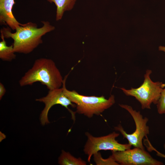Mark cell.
Instances as JSON below:
<instances>
[{
  "mask_svg": "<svg viewBox=\"0 0 165 165\" xmlns=\"http://www.w3.org/2000/svg\"><path fill=\"white\" fill-rule=\"evenodd\" d=\"M6 90L4 85L0 83V100H1L6 93Z\"/></svg>",
  "mask_w": 165,
  "mask_h": 165,
  "instance_id": "9a60e30c",
  "label": "cell"
},
{
  "mask_svg": "<svg viewBox=\"0 0 165 165\" xmlns=\"http://www.w3.org/2000/svg\"><path fill=\"white\" fill-rule=\"evenodd\" d=\"M87 141L84 146L83 151L88 156V161L90 162L91 156L101 150H110L112 152L122 151L130 149L129 144H122L116 140L119 134L113 132L107 135L96 137L88 132L85 133Z\"/></svg>",
  "mask_w": 165,
  "mask_h": 165,
  "instance_id": "5b68a950",
  "label": "cell"
},
{
  "mask_svg": "<svg viewBox=\"0 0 165 165\" xmlns=\"http://www.w3.org/2000/svg\"><path fill=\"white\" fill-rule=\"evenodd\" d=\"M0 141H1L6 138V136L3 133H2L1 132H0Z\"/></svg>",
  "mask_w": 165,
  "mask_h": 165,
  "instance_id": "2e32d148",
  "label": "cell"
},
{
  "mask_svg": "<svg viewBox=\"0 0 165 165\" xmlns=\"http://www.w3.org/2000/svg\"><path fill=\"white\" fill-rule=\"evenodd\" d=\"M50 3H54L57 7L56 20H61L64 13L72 10L77 0H46Z\"/></svg>",
  "mask_w": 165,
  "mask_h": 165,
  "instance_id": "30bf717a",
  "label": "cell"
},
{
  "mask_svg": "<svg viewBox=\"0 0 165 165\" xmlns=\"http://www.w3.org/2000/svg\"><path fill=\"white\" fill-rule=\"evenodd\" d=\"M15 0H0V21L5 23L13 30L22 25L13 14L12 9Z\"/></svg>",
  "mask_w": 165,
  "mask_h": 165,
  "instance_id": "9c48e42d",
  "label": "cell"
},
{
  "mask_svg": "<svg viewBox=\"0 0 165 165\" xmlns=\"http://www.w3.org/2000/svg\"><path fill=\"white\" fill-rule=\"evenodd\" d=\"M60 165H86V162L81 158H77L69 152L62 150L58 159Z\"/></svg>",
  "mask_w": 165,
  "mask_h": 165,
  "instance_id": "7c38bea8",
  "label": "cell"
},
{
  "mask_svg": "<svg viewBox=\"0 0 165 165\" xmlns=\"http://www.w3.org/2000/svg\"><path fill=\"white\" fill-rule=\"evenodd\" d=\"M35 101L42 102L45 105L39 117L40 123L42 126L47 125L50 123L48 118L49 111L52 106L56 105H60L66 108L71 113L72 118L74 119L75 118V112L70 109L68 106L70 105L75 108L76 107V105L65 95L62 87L49 90L46 95L36 99Z\"/></svg>",
  "mask_w": 165,
  "mask_h": 165,
  "instance_id": "ba28073f",
  "label": "cell"
},
{
  "mask_svg": "<svg viewBox=\"0 0 165 165\" xmlns=\"http://www.w3.org/2000/svg\"><path fill=\"white\" fill-rule=\"evenodd\" d=\"M159 50L160 51H161L165 52V46H160L159 47Z\"/></svg>",
  "mask_w": 165,
  "mask_h": 165,
  "instance_id": "e0dca14e",
  "label": "cell"
},
{
  "mask_svg": "<svg viewBox=\"0 0 165 165\" xmlns=\"http://www.w3.org/2000/svg\"><path fill=\"white\" fill-rule=\"evenodd\" d=\"M64 79L55 63L52 60L41 58L35 61L32 67L19 81L20 85H31L39 82L49 90L60 88Z\"/></svg>",
  "mask_w": 165,
  "mask_h": 165,
  "instance_id": "7a4b0ae2",
  "label": "cell"
},
{
  "mask_svg": "<svg viewBox=\"0 0 165 165\" xmlns=\"http://www.w3.org/2000/svg\"><path fill=\"white\" fill-rule=\"evenodd\" d=\"M119 165H162L163 163L153 158L145 149L135 147L122 151L112 152L110 156Z\"/></svg>",
  "mask_w": 165,
  "mask_h": 165,
  "instance_id": "52a82bcc",
  "label": "cell"
},
{
  "mask_svg": "<svg viewBox=\"0 0 165 165\" xmlns=\"http://www.w3.org/2000/svg\"><path fill=\"white\" fill-rule=\"evenodd\" d=\"M156 105L158 113L160 114H165V87L161 92Z\"/></svg>",
  "mask_w": 165,
  "mask_h": 165,
  "instance_id": "5bb4252c",
  "label": "cell"
},
{
  "mask_svg": "<svg viewBox=\"0 0 165 165\" xmlns=\"http://www.w3.org/2000/svg\"><path fill=\"white\" fill-rule=\"evenodd\" d=\"M1 34L2 41L0 42V58L3 61H11L16 57L13 45L8 46L3 35Z\"/></svg>",
  "mask_w": 165,
  "mask_h": 165,
  "instance_id": "8fae6325",
  "label": "cell"
},
{
  "mask_svg": "<svg viewBox=\"0 0 165 165\" xmlns=\"http://www.w3.org/2000/svg\"><path fill=\"white\" fill-rule=\"evenodd\" d=\"M152 70H147L144 75L142 84L136 88H131L127 90L120 88L127 96H133L140 102L142 109H150L152 104H157L161 92L165 87V83L160 82H154L151 79Z\"/></svg>",
  "mask_w": 165,
  "mask_h": 165,
  "instance_id": "277c9868",
  "label": "cell"
},
{
  "mask_svg": "<svg viewBox=\"0 0 165 165\" xmlns=\"http://www.w3.org/2000/svg\"><path fill=\"white\" fill-rule=\"evenodd\" d=\"M42 26L37 28L35 23L29 22L22 24L12 32L9 28L3 27L0 32L5 38H11L15 53L28 54L33 51L42 43V37L47 33L54 30L55 27L48 21H42Z\"/></svg>",
  "mask_w": 165,
  "mask_h": 165,
  "instance_id": "6da1fadb",
  "label": "cell"
},
{
  "mask_svg": "<svg viewBox=\"0 0 165 165\" xmlns=\"http://www.w3.org/2000/svg\"><path fill=\"white\" fill-rule=\"evenodd\" d=\"M94 160L97 165H119L110 156L107 159H104L99 152L93 155Z\"/></svg>",
  "mask_w": 165,
  "mask_h": 165,
  "instance_id": "4fadbf2b",
  "label": "cell"
},
{
  "mask_svg": "<svg viewBox=\"0 0 165 165\" xmlns=\"http://www.w3.org/2000/svg\"><path fill=\"white\" fill-rule=\"evenodd\" d=\"M67 76H66L64 79L62 88L65 95L76 105L75 112L90 118L94 115H100L115 103V97L113 95H111L108 99H106L103 96H86L79 94L75 90H68L65 86Z\"/></svg>",
  "mask_w": 165,
  "mask_h": 165,
  "instance_id": "3957f363",
  "label": "cell"
},
{
  "mask_svg": "<svg viewBox=\"0 0 165 165\" xmlns=\"http://www.w3.org/2000/svg\"><path fill=\"white\" fill-rule=\"evenodd\" d=\"M122 108L127 111L132 117L135 124L136 129L132 134H129L125 131L119 124L114 127L115 130L119 131L124 138H126L129 144L135 147L145 149L142 143L144 138L149 134V127L147 125L148 121L146 117H143L140 111L134 110L130 106L125 104H119Z\"/></svg>",
  "mask_w": 165,
  "mask_h": 165,
  "instance_id": "8992f818",
  "label": "cell"
}]
</instances>
